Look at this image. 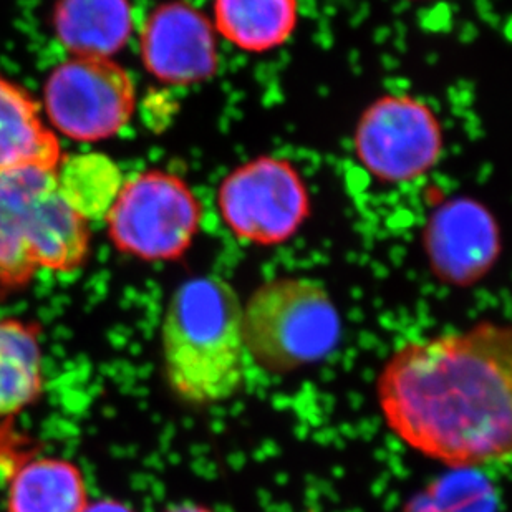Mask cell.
<instances>
[{"mask_svg": "<svg viewBox=\"0 0 512 512\" xmlns=\"http://www.w3.org/2000/svg\"><path fill=\"white\" fill-rule=\"evenodd\" d=\"M377 400L388 430L451 469L508 461L512 448V334L479 322L408 340L383 363Z\"/></svg>", "mask_w": 512, "mask_h": 512, "instance_id": "1", "label": "cell"}, {"mask_svg": "<svg viewBox=\"0 0 512 512\" xmlns=\"http://www.w3.org/2000/svg\"><path fill=\"white\" fill-rule=\"evenodd\" d=\"M166 383L179 400L209 406L229 400L246 382L242 302L229 282L199 276L179 285L161 325Z\"/></svg>", "mask_w": 512, "mask_h": 512, "instance_id": "2", "label": "cell"}, {"mask_svg": "<svg viewBox=\"0 0 512 512\" xmlns=\"http://www.w3.org/2000/svg\"><path fill=\"white\" fill-rule=\"evenodd\" d=\"M90 242V226L58 193L55 170L0 171V284L20 287L39 269L77 271Z\"/></svg>", "mask_w": 512, "mask_h": 512, "instance_id": "3", "label": "cell"}, {"mask_svg": "<svg viewBox=\"0 0 512 512\" xmlns=\"http://www.w3.org/2000/svg\"><path fill=\"white\" fill-rule=\"evenodd\" d=\"M242 334L249 362L271 375H289L339 347L342 319L324 285L281 277L242 304Z\"/></svg>", "mask_w": 512, "mask_h": 512, "instance_id": "4", "label": "cell"}, {"mask_svg": "<svg viewBox=\"0 0 512 512\" xmlns=\"http://www.w3.org/2000/svg\"><path fill=\"white\" fill-rule=\"evenodd\" d=\"M116 249L143 261H176L198 234L201 206L183 179L153 170L126 181L110 209Z\"/></svg>", "mask_w": 512, "mask_h": 512, "instance_id": "5", "label": "cell"}, {"mask_svg": "<svg viewBox=\"0 0 512 512\" xmlns=\"http://www.w3.org/2000/svg\"><path fill=\"white\" fill-rule=\"evenodd\" d=\"M44 103L50 123L62 135L107 140L135 113V83L112 58L73 57L50 73Z\"/></svg>", "mask_w": 512, "mask_h": 512, "instance_id": "6", "label": "cell"}, {"mask_svg": "<svg viewBox=\"0 0 512 512\" xmlns=\"http://www.w3.org/2000/svg\"><path fill=\"white\" fill-rule=\"evenodd\" d=\"M219 213L241 241H289L310 213L304 181L289 161L262 156L239 166L219 186Z\"/></svg>", "mask_w": 512, "mask_h": 512, "instance_id": "7", "label": "cell"}, {"mask_svg": "<svg viewBox=\"0 0 512 512\" xmlns=\"http://www.w3.org/2000/svg\"><path fill=\"white\" fill-rule=\"evenodd\" d=\"M443 131L428 105L411 97H383L363 113L355 153L385 183L420 178L440 160Z\"/></svg>", "mask_w": 512, "mask_h": 512, "instance_id": "8", "label": "cell"}, {"mask_svg": "<svg viewBox=\"0 0 512 512\" xmlns=\"http://www.w3.org/2000/svg\"><path fill=\"white\" fill-rule=\"evenodd\" d=\"M425 249L431 271L441 282L455 287L478 284L498 261V224L478 201L451 199L431 216Z\"/></svg>", "mask_w": 512, "mask_h": 512, "instance_id": "9", "label": "cell"}, {"mask_svg": "<svg viewBox=\"0 0 512 512\" xmlns=\"http://www.w3.org/2000/svg\"><path fill=\"white\" fill-rule=\"evenodd\" d=\"M140 45L146 70L161 82L193 85L206 82L218 70L213 25L201 10L183 0L151 12Z\"/></svg>", "mask_w": 512, "mask_h": 512, "instance_id": "10", "label": "cell"}, {"mask_svg": "<svg viewBox=\"0 0 512 512\" xmlns=\"http://www.w3.org/2000/svg\"><path fill=\"white\" fill-rule=\"evenodd\" d=\"M62 156L57 135L45 125L34 98L0 77V171L30 166L55 170Z\"/></svg>", "mask_w": 512, "mask_h": 512, "instance_id": "11", "label": "cell"}, {"mask_svg": "<svg viewBox=\"0 0 512 512\" xmlns=\"http://www.w3.org/2000/svg\"><path fill=\"white\" fill-rule=\"evenodd\" d=\"M54 27L75 57L110 58L130 40V0H58Z\"/></svg>", "mask_w": 512, "mask_h": 512, "instance_id": "12", "label": "cell"}, {"mask_svg": "<svg viewBox=\"0 0 512 512\" xmlns=\"http://www.w3.org/2000/svg\"><path fill=\"white\" fill-rule=\"evenodd\" d=\"M7 512H83L90 504L82 469L68 459L35 458L10 478Z\"/></svg>", "mask_w": 512, "mask_h": 512, "instance_id": "13", "label": "cell"}, {"mask_svg": "<svg viewBox=\"0 0 512 512\" xmlns=\"http://www.w3.org/2000/svg\"><path fill=\"white\" fill-rule=\"evenodd\" d=\"M297 0H214L216 29L229 44L264 54L289 40L297 27Z\"/></svg>", "mask_w": 512, "mask_h": 512, "instance_id": "14", "label": "cell"}, {"mask_svg": "<svg viewBox=\"0 0 512 512\" xmlns=\"http://www.w3.org/2000/svg\"><path fill=\"white\" fill-rule=\"evenodd\" d=\"M44 387L39 334L22 320L0 319V418L32 405Z\"/></svg>", "mask_w": 512, "mask_h": 512, "instance_id": "15", "label": "cell"}, {"mask_svg": "<svg viewBox=\"0 0 512 512\" xmlns=\"http://www.w3.org/2000/svg\"><path fill=\"white\" fill-rule=\"evenodd\" d=\"M55 181L63 201L85 223L107 219L125 184L120 166L97 151L62 156Z\"/></svg>", "mask_w": 512, "mask_h": 512, "instance_id": "16", "label": "cell"}, {"mask_svg": "<svg viewBox=\"0 0 512 512\" xmlns=\"http://www.w3.org/2000/svg\"><path fill=\"white\" fill-rule=\"evenodd\" d=\"M83 512H135L128 506V504L115 501V499H102V501H95L90 503L87 509Z\"/></svg>", "mask_w": 512, "mask_h": 512, "instance_id": "17", "label": "cell"}, {"mask_svg": "<svg viewBox=\"0 0 512 512\" xmlns=\"http://www.w3.org/2000/svg\"><path fill=\"white\" fill-rule=\"evenodd\" d=\"M406 512H446L438 508L433 501H431L426 494H421L415 501H411Z\"/></svg>", "mask_w": 512, "mask_h": 512, "instance_id": "18", "label": "cell"}, {"mask_svg": "<svg viewBox=\"0 0 512 512\" xmlns=\"http://www.w3.org/2000/svg\"><path fill=\"white\" fill-rule=\"evenodd\" d=\"M165 512H214L211 508H206L203 504L199 503H179L171 506L170 509H166Z\"/></svg>", "mask_w": 512, "mask_h": 512, "instance_id": "19", "label": "cell"}]
</instances>
